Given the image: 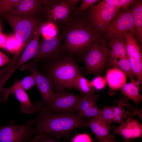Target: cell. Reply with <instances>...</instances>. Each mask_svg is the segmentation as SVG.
I'll return each instance as SVG.
<instances>
[{
    "instance_id": "1",
    "label": "cell",
    "mask_w": 142,
    "mask_h": 142,
    "mask_svg": "<svg viewBox=\"0 0 142 142\" xmlns=\"http://www.w3.org/2000/svg\"><path fill=\"white\" fill-rule=\"evenodd\" d=\"M34 104L38 113L34 119L36 134L65 136L76 129L88 127V120H84L78 113L53 112L42 101L36 102Z\"/></svg>"
},
{
    "instance_id": "2",
    "label": "cell",
    "mask_w": 142,
    "mask_h": 142,
    "mask_svg": "<svg viewBox=\"0 0 142 142\" xmlns=\"http://www.w3.org/2000/svg\"><path fill=\"white\" fill-rule=\"evenodd\" d=\"M64 25L63 47L71 54L82 56L98 42L103 40L90 25L82 12L76 15L72 14Z\"/></svg>"
},
{
    "instance_id": "3",
    "label": "cell",
    "mask_w": 142,
    "mask_h": 142,
    "mask_svg": "<svg viewBox=\"0 0 142 142\" xmlns=\"http://www.w3.org/2000/svg\"><path fill=\"white\" fill-rule=\"evenodd\" d=\"M56 58L48 67L47 76L55 88H74L76 79L80 73L75 60L70 56Z\"/></svg>"
},
{
    "instance_id": "4",
    "label": "cell",
    "mask_w": 142,
    "mask_h": 142,
    "mask_svg": "<svg viewBox=\"0 0 142 142\" xmlns=\"http://www.w3.org/2000/svg\"><path fill=\"white\" fill-rule=\"evenodd\" d=\"M0 18L10 25L21 43V47L24 48L37 30L45 23L41 16H24L6 13L0 15Z\"/></svg>"
},
{
    "instance_id": "5",
    "label": "cell",
    "mask_w": 142,
    "mask_h": 142,
    "mask_svg": "<svg viewBox=\"0 0 142 142\" xmlns=\"http://www.w3.org/2000/svg\"><path fill=\"white\" fill-rule=\"evenodd\" d=\"M121 9L105 3L102 1L82 13L97 34L102 38L106 27Z\"/></svg>"
},
{
    "instance_id": "6",
    "label": "cell",
    "mask_w": 142,
    "mask_h": 142,
    "mask_svg": "<svg viewBox=\"0 0 142 142\" xmlns=\"http://www.w3.org/2000/svg\"><path fill=\"white\" fill-rule=\"evenodd\" d=\"M127 32H131L135 37L132 15L129 7L126 9L121 8L118 11L106 27L102 38L105 42H109L124 37Z\"/></svg>"
},
{
    "instance_id": "7",
    "label": "cell",
    "mask_w": 142,
    "mask_h": 142,
    "mask_svg": "<svg viewBox=\"0 0 142 142\" xmlns=\"http://www.w3.org/2000/svg\"><path fill=\"white\" fill-rule=\"evenodd\" d=\"M108 44L103 40L98 42L82 56L87 74H97L103 71L109 57Z\"/></svg>"
},
{
    "instance_id": "8",
    "label": "cell",
    "mask_w": 142,
    "mask_h": 142,
    "mask_svg": "<svg viewBox=\"0 0 142 142\" xmlns=\"http://www.w3.org/2000/svg\"><path fill=\"white\" fill-rule=\"evenodd\" d=\"M73 11L67 0H44L41 16L45 23L64 25Z\"/></svg>"
},
{
    "instance_id": "9",
    "label": "cell",
    "mask_w": 142,
    "mask_h": 142,
    "mask_svg": "<svg viewBox=\"0 0 142 142\" xmlns=\"http://www.w3.org/2000/svg\"><path fill=\"white\" fill-rule=\"evenodd\" d=\"M81 95H77L70 93L65 89L55 88L54 96L48 108L57 113L77 112Z\"/></svg>"
},
{
    "instance_id": "10",
    "label": "cell",
    "mask_w": 142,
    "mask_h": 142,
    "mask_svg": "<svg viewBox=\"0 0 142 142\" xmlns=\"http://www.w3.org/2000/svg\"><path fill=\"white\" fill-rule=\"evenodd\" d=\"M34 124L33 119L21 125H0V142H26L36 134L33 127Z\"/></svg>"
},
{
    "instance_id": "11",
    "label": "cell",
    "mask_w": 142,
    "mask_h": 142,
    "mask_svg": "<svg viewBox=\"0 0 142 142\" xmlns=\"http://www.w3.org/2000/svg\"><path fill=\"white\" fill-rule=\"evenodd\" d=\"M34 64L29 62L22 65L19 69L21 71L25 70L29 71L34 76L36 86L42 98V101L45 106H48L54 95L53 85L49 77L40 73Z\"/></svg>"
},
{
    "instance_id": "12",
    "label": "cell",
    "mask_w": 142,
    "mask_h": 142,
    "mask_svg": "<svg viewBox=\"0 0 142 142\" xmlns=\"http://www.w3.org/2000/svg\"><path fill=\"white\" fill-rule=\"evenodd\" d=\"M134 115L127 111L125 121L118 127L111 126L114 134L121 136L123 142H129L136 138L141 137L142 125L138 119H134Z\"/></svg>"
},
{
    "instance_id": "13",
    "label": "cell",
    "mask_w": 142,
    "mask_h": 142,
    "mask_svg": "<svg viewBox=\"0 0 142 142\" xmlns=\"http://www.w3.org/2000/svg\"><path fill=\"white\" fill-rule=\"evenodd\" d=\"M63 33L49 38H44L39 42L38 53L30 63L34 64L36 62L50 58L58 54L61 49V44L64 39Z\"/></svg>"
},
{
    "instance_id": "14",
    "label": "cell",
    "mask_w": 142,
    "mask_h": 142,
    "mask_svg": "<svg viewBox=\"0 0 142 142\" xmlns=\"http://www.w3.org/2000/svg\"><path fill=\"white\" fill-rule=\"evenodd\" d=\"M43 0H22L11 12L17 15L30 17L41 16Z\"/></svg>"
},
{
    "instance_id": "15",
    "label": "cell",
    "mask_w": 142,
    "mask_h": 142,
    "mask_svg": "<svg viewBox=\"0 0 142 142\" xmlns=\"http://www.w3.org/2000/svg\"><path fill=\"white\" fill-rule=\"evenodd\" d=\"M41 27L37 30L32 38L27 44L14 67L15 71L28 60L34 58L37 55L39 48V39L41 34Z\"/></svg>"
},
{
    "instance_id": "16",
    "label": "cell",
    "mask_w": 142,
    "mask_h": 142,
    "mask_svg": "<svg viewBox=\"0 0 142 142\" xmlns=\"http://www.w3.org/2000/svg\"><path fill=\"white\" fill-rule=\"evenodd\" d=\"M88 127L95 134L98 142H104L112 135L111 124L107 123L99 115L97 118L88 120Z\"/></svg>"
},
{
    "instance_id": "17",
    "label": "cell",
    "mask_w": 142,
    "mask_h": 142,
    "mask_svg": "<svg viewBox=\"0 0 142 142\" xmlns=\"http://www.w3.org/2000/svg\"><path fill=\"white\" fill-rule=\"evenodd\" d=\"M127 76L122 70L116 67L108 69L105 77L110 89V94L120 90L126 83Z\"/></svg>"
},
{
    "instance_id": "18",
    "label": "cell",
    "mask_w": 142,
    "mask_h": 142,
    "mask_svg": "<svg viewBox=\"0 0 142 142\" xmlns=\"http://www.w3.org/2000/svg\"><path fill=\"white\" fill-rule=\"evenodd\" d=\"M128 58L129 62H142L141 45L135 36L127 32L124 35Z\"/></svg>"
},
{
    "instance_id": "19",
    "label": "cell",
    "mask_w": 142,
    "mask_h": 142,
    "mask_svg": "<svg viewBox=\"0 0 142 142\" xmlns=\"http://www.w3.org/2000/svg\"><path fill=\"white\" fill-rule=\"evenodd\" d=\"M35 86L36 83L34 76L32 75L27 76L21 80L15 82L12 86L2 88V102H6L9 97L13 94L14 91L18 89L21 88L26 91Z\"/></svg>"
},
{
    "instance_id": "20",
    "label": "cell",
    "mask_w": 142,
    "mask_h": 142,
    "mask_svg": "<svg viewBox=\"0 0 142 142\" xmlns=\"http://www.w3.org/2000/svg\"><path fill=\"white\" fill-rule=\"evenodd\" d=\"M131 11L133 23L136 32V38L142 44V1L134 0L129 6Z\"/></svg>"
},
{
    "instance_id": "21",
    "label": "cell",
    "mask_w": 142,
    "mask_h": 142,
    "mask_svg": "<svg viewBox=\"0 0 142 142\" xmlns=\"http://www.w3.org/2000/svg\"><path fill=\"white\" fill-rule=\"evenodd\" d=\"M130 82L125 84L120 89L122 94L128 99L133 101L135 103L136 107L142 99V95L139 91L140 84L134 78L130 79Z\"/></svg>"
},
{
    "instance_id": "22",
    "label": "cell",
    "mask_w": 142,
    "mask_h": 142,
    "mask_svg": "<svg viewBox=\"0 0 142 142\" xmlns=\"http://www.w3.org/2000/svg\"><path fill=\"white\" fill-rule=\"evenodd\" d=\"M13 94L20 103V108L22 113L29 114L37 112L34 103H32L25 90L19 88L14 91Z\"/></svg>"
},
{
    "instance_id": "23",
    "label": "cell",
    "mask_w": 142,
    "mask_h": 142,
    "mask_svg": "<svg viewBox=\"0 0 142 142\" xmlns=\"http://www.w3.org/2000/svg\"><path fill=\"white\" fill-rule=\"evenodd\" d=\"M109 58H128L125 39L124 37L109 42Z\"/></svg>"
},
{
    "instance_id": "24",
    "label": "cell",
    "mask_w": 142,
    "mask_h": 142,
    "mask_svg": "<svg viewBox=\"0 0 142 142\" xmlns=\"http://www.w3.org/2000/svg\"><path fill=\"white\" fill-rule=\"evenodd\" d=\"M107 62L112 66L116 67L123 71L130 79L135 76L128 58H109Z\"/></svg>"
},
{
    "instance_id": "25",
    "label": "cell",
    "mask_w": 142,
    "mask_h": 142,
    "mask_svg": "<svg viewBox=\"0 0 142 142\" xmlns=\"http://www.w3.org/2000/svg\"><path fill=\"white\" fill-rule=\"evenodd\" d=\"M74 88L79 90L83 95L94 93L90 81L83 76L81 73L78 75L76 79Z\"/></svg>"
},
{
    "instance_id": "26",
    "label": "cell",
    "mask_w": 142,
    "mask_h": 142,
    "mask_svg": "<svg viewBox=\"0 0 142 142\" xmlns=\"http://www.w3.org/2000/svg\"><path fill=\"white\" fill-rule=\"evenodd\" d=\"M81 97L78 107V113L80 114L89 108L92 104L97 103L99 95L94 93L83 95Z\"/></svg>"
},
{
    "instance_id": "27",
    "label": "cell",
    "mask_w": 142,
    "mask_h": 142,
    "mask_svg": "<svg viewBox=\"0 0 142 142\" xmlns=\"http://www.w3.org/2000/svg\"><path fill=\"white\" fill-rule=\"evenodd\" d=\"M118 104L117 105L111 106L114 116V122L121 124L124 121V119L126 117L127 111L120 104L118 103Z\"/></svg>"
},
{
    "instance_id": "28",
    "label": "cell",
    "mask_w": 142,
    "mask_h": 142,
    "mask_svg": "<svg viewBox=\"0 0 142 142\" xmlns=\"http://www.w3.org/2000/svg\"><path fill=\"white\" fill-rule=\"evenodd\" d=\"M21 46V43L17 39L14 34L7 36L5 47L6 50L15 52Z\"/></svg>"
},
{
    "instance_id": "29",
    "label": "cell",
    "mask_w": 142,
    "mask_h": 142,
    "mask_svg": "<svg viewBox=\"0 0 142 142\" xmlns=\"http://www.w3.org/2000/svg\"><path fill=\"white\" fill-rule=\"evenodd\" d=\"M22 0H0V15L11 12Z\"/></svg>"
},
{
    "instance_id": "30",
    "label": "cell",
    "mask_w": 142,
    "mask_h": 142,
    "mask_svg": "<svg viewBox=\"0 0 142 142\" xmlns=\"http://www.w3.org/2000/svg\"><path fill=\"white\" fill-rule=\"evenodd\" d=\"M100 111L98 108L96 103L81 113L78 114L83 118L91 119L98 117Z\"/></svg>"
},
{
    "instance_id": "31",
    "label": "cell",
    "mask_w": 142,
    "mask_h": 142,
    "mask_svg": "<svg viewBox=\"0 0 142 142\" xmlns=\"http://www.w3.org/2000/svg\"><path fill=\"white\" fill-rule=\"evenodd\" d=\"M108 124H111L114 122V116L112 106H105L100 110L99 115Z\"/></svg>"
},
{
    "instance_id": "32",
    "label": "cell",
    "mask_w": 142,
    "mask_h": 142,
    "mask_svg": "<svg viewBox=\"0 0 142 142\" xmlns=\"http://www.w3.org/2000/svg\"><path fill=\"white\" fill-rule=\"evenodd\" d=\"M134 0H104L105 3L117 8L126 9L128 8Z\"/></svg>"
},
{
    "instance_id": "33",
    "label": "cell",
    "mask_w": 142,
    "mask_h": 142,
    "mask_svg": "<svg viewBox=\"0 0 142 142\" xmlns=\"http://www.w3.org/2000/svg\"><path fill=\"white\" fill-rule=\"evenodd\" d=\"M78 8H76L73 13V15H76L82 13L94 4L99 2V0H83Z\"/></svg>"
},
{
    "instance_id": "34",
    "label": "cell",
    "mask_w": 142,
    "mask_h": 142,
    "mask_svg": "<svg viewBox=\"0 0 142 142\" xmlns=\"http://www.w3.org/2000/svg\"><path fill=\"white\" fill-rule=\"evenodd\" d=\"M90 82L93 88L97 90L103 89L107 83L105 77L99 76L94 78Z\"/></svg>"
},
{
    "instance_id": "35",
    "label": "cell",
    "mask_w": 142,
    "mask_h": 142,
    "mask_svg": "<svg viewBox=\"0 0 142 142\" xmlns=\"http://www.w3.org/2000/svg\"><path fill=\"white\" fill-rule=\"evenodd\" d=\"M53 24L48 23H45L43 24L41 28V34L44 37V38L54 36L53 35L54 29L52 26Z\"/></svg>"
},
{
    "instance_id": "36",
    "label": "cell",
    "mask_w": 142,
    "mask_h": 142,
    "mask_svg": "<svg viewBox=\"0 0 142 142\" xmlns=\"http://www.w3.org/2000/svg\"><path fill=\"white\" fill-rule=\"evenodd\" d=\"M122 105L124 107H125L131 111V113L133 114L134 115H136L139 118L142 120V111L139 109L138 108H132L127 102H124L123 99H121L118 102Z\"/></svg>"
},
{
    "instance_id": "37",
    "label": "cell",
    "mask_w": 142,
    "mask_h": 142,
    "mask_svg": "<svg viewBox=\"0 0 142 142\" xmlns=\"http://www.w3.org/2000/svg\"><path fill=\"white\" fill-rule=\"evenodd\" d=\"M72 142H93L90 136L86 133L80 134L75 136Z\"/></svg>"
},
{
    "instance_id": "38",
    "label": "cell",
    "mask_w": 142,
    "mask_h": 142,
    "mask_svg": "<svg viewBox=\"0 0 142 142\" xmlns=\"http://www.w3.org/2000/svg\"><path fill=\"white\" fill-rule=\"evenodd\" d=\"M11 60L7 55L0 51V68L9 64Z\"/></svg>"
},
{
    "instance_id": "39",
    "label": "cell",
    "mask_w": 142,
    "mask_h": 142,
    "mask_svg": "<svg viewBox=\"0 0 142 142\" xmlns=\"http://www.w3.org/2000/svg\"><path fill=\"white\" fill-rule=\"evenodd\" d=\"M7 36L6 35L2 33H0V48L4 49Z\"/></svg>"
},
{
    "instance_id": "40",
    "label": "cell",
    "mask_w": 142,
    "mask_h": 142,
    "mask_svg": "<svg viewBox=\"0 0 142 142\" xmlns=\"http://www.w3.org/2000/svg\"><path fill=\"white\" fill-rule=\"evenodd\" d=\"M36 142H58L54 140L50 136L44 134Z\"/></svg>"
},
{
    "instance_id": "41",
    "label": "cell",
    "mask_w": 142,
    "mask_h": 142,
    "mask_svg": "<svg viewBox=\"0 0 142 142\" xmlns=\"http://www.w3.org/2000/svg\"><path fill=\"white\" fill-rule=\"evenodd\" d=\"M67 1L74 11L76 9L75 8L77 5L81 1L79 0H67Z\"/></svg>"
},
{
    "instance_id": "42",
    "label": "cell",
    "mask_w": 142,
    "mask_h": 142,
    "mask_svg": "<svg viewBox=\"0 0 142 142\" xmlns=\"http://www.w3.org/2000/svg\"><path fill=\"white\" fill-rule=\"evenodd\" d=\"M8 68L6 66L3 68H0V80L7 73Z\"/></svg>"
},
{
    "instance_id": "43",
    "label": "cell",
    "mask_w": 142,
    "mask_h": 142,
    "mask_svg": "<svg viewBox=\"0 0 142 142\" xmlns=\"http://www.w3.org/2000/svg\"><path fill=\"white\" fill-rule=\"evenodd\" d=\"M44 134L40 133H37L35 135L34 137L28 142H36Z\"/></svg>"
},
{
    "instance_id": "44",
    "label": "cell",
    "mask_w": 142,
    "mask_h": 142,
    "mask_svg": "<svg viewBox=\"0 0 142 142\" xmlns=\"http://www.w3.org/2000/svg\"><path fill=\"white\" fill-rule=\"evenodd\" d=\"M114 136L113 135L109 137L104 142H118L114 139Z\"/></svg>"
},
{
    "instance_id": "45",
    "label": "cell",
    "mask_w": 142,
    "mask_h": 142,
    "mask_svg": "<svg viewBox=\"0 0 142 142\" xmlns=\"http://www.w3.org/2000/svg\"><path fill=\"white\" fill-rule=\"evenodd\" d=\"M1 30H2L1 26V23H0V33H2Z\"/></svg>"
}]
</instances>
